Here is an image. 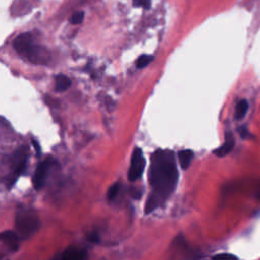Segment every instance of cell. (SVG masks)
Segmentation results:
<instances>
[{
    "label": "cell",
    "mask_w": 260,
    "mask_h": 260,
    "mask_svg": "<svg viewBox=\"0 0 260 260\" xmlns=\"http://www.w3.org/2000/svg\"><path fill=\"white\" fill-rule=\"evenodd\" d=\"M148 179L151 192L145 204V214L162 206L174 192L179 180L175 153L170 149H158L152 153Z\"/></svg>",
    "instance_id": "6da1fadb"
},
{
    "label": "cell",
    "mask_w": 260,
    "mask_h": 260,
    "mask_svg": "<svg viewBox=\"0 0 260 260\" xmlns=\"http://www.w3.org/2000/svg\"><path fill=\"white\" fill-rule=\"evenodd\" d=\"M14 48L24 58L35 64H44L47 60V52L34 43L31 33H25L14 41Z\"/></svg>",
    "instance_id": "7a4b0ae2"
},
{
    "label": "cell",
    "mask_w": 260,
    "mask_h": 260,
    "mask_svg": "<svg viewBox=\"0 0 260 260\" xmlns=\"http://www.w3.org/2000/svg\"><path fill=\"white\" fill-rule=\"evenodd\" d=\"M17 234L21 239H29L40 229V218L33 210H23L16 217Z\"/></svg>",
    "instance_id": "3957f363"
},
{
    "label": "cell",
    "mask_w": 260,
    "mask_h": 260,
    "mask_svg": "<svg viewBox=\"0 0 260 260\" xmlns=\"http://www.w3.org/2000/svg\"><path fill=\"white\" fill-rule=\"evenodd\" d=\"M28 162V151L25 146L18 149L12 161V172L8 176V187H12L18 181L19 177L24 174Z\"/></svg>",
    "instance_id": "277c9868"
},
{
    "label": "cell",
    "mask_w": 260,
    "mask_h": 260,
    "mask_svg": "<svg viewBox=\"0 0 260 260\" xmlns=\"http://www.w3.org/2000/svg\"><path fill=\"white\" fill-rule=\"evenodd\" d=\"M145 166L146 160L143 155L142 150L140 148H135L131 157L130 168L128 171V180L130 182H134L140 179L145 170Z\"/></svg>",
    "instance_id": "5b68a950"
},
{
    "label": "cell",
    "mask_w": 260,
    "mask_h": 260,
    "mask_svg": "<svg viewBox=\"0 0 260 260\" xmlns=\"http://www.w3.org/2000/svg\"><path fill=\"white\" fill-rule=\"evenodd\" d=\"M50 168V162L49 160H46L44 162H41L34 174V178H33V184L36 190H41L44 188L45 184H46V180H47V176H48V171Z\"/></svg>",
    "instance_id": "8992f818"
},
{
    "label": "cell",
    "mask_w": 260,
    "mask_h": 260,
    "mask_svg": "<svg viewBox=\"0 0 260 260\" xmlns=\"http://www.w3.org/2000/svg\"><path fill=\"white\" fill-rule=\"evenodd\" d=\"M86 258H88V253L85 250L70 246L62 253L60 260H86Z\"/></svg>",
    "instance_id": "52a82bcc"
},
{
    "label": "cell",
    "mask_w": 260,
    "mask_h": 260,
    "mask_svg": "<svg viewBox=\"0 0 260 260\" xmlns=\"http://www.w3.org/2000/svg\"><path fill=\"white\" fill-rule=\"evenodd\" d=\"M21 238L19 235L13 231H6L2 234L3 243L13 252H17L19 250Z\"/></svg>",
    "instance_id": "ba28073f"
},
{
    "label": "cell",
    "mask_w": 260,
    "mask_h": 260,
    "mask_svg": "<svg viewBox=\"0 0 260 260\" xmlns=\"http://www.w3.org/2000/svg\"><path fill=\"white\" fill-rule=\"evenodd\" d=\"M234 145H235V140H234V137L232 135V133L228 132L226 134V137H225V142L222 146H220L219 148H217L214 153L219 157V158H223V157H226L227 154H229L233 148H234Z\"/></svg>",
    "instance_id": "9c48e42d"
},
{
    "label": "cell",
    "mask_w": 260,
    "mask_h": 260,
    "mask_svg": "<svg viewBox=\"0 0 260 260\" xmlns=\"http://www.w3.org/2000/svg\"><path fill=\"white\" fill-rule=\"evenodd\" d=\"M193 157H194V153L190 149H183L178 153L179 163H180V166L183 170H186V169L189 168Z\"/></svg>",
    "instance_id": "30bf717a"
},
{
    "label": "cell",
    "mask_w": 260,
    "mask_h": 260,
    "mask_svg": "<svg viewBox=\"0 0 260 260\" xmlns=\"http://www.w3.org/2000/svg\"><path fill=\"white\" fill-rule=\"evenodd\" d=\"M71 85V80L68 76L64 74H58L56 76V91L58 93H62L67 91Z\"/></svg>",
    "instance_id": "8fae6325"
},
{
    "label": "cell",
    "mask_w": 260,
    "mask_h": 260,
    "mask_svg": "<svg viewBox=\"0 0 260 260\" xmlns=\"http://www.w3.org/2000/svg\"><path fill=\"white\" fill-rule=\"evenodd\" d=\"M248 107H249V105L246 100L240 101L236 107V113H235L236 119H238V120L242 119L246 115V113L248 111Z\"/></svg>",
    "instance_id": "7c38bea8"
},
{
    "label": "cell",
    "mask_w": 260,
    "mask_h": 260,
    "mask_svg": "<svg viewBox=\"0 0 260 260\" xmlns=\"http://www.w3.org/2000/svg\"><path fill=\"white\" fill-rule=\"evenodd\" d=\"M152 60H153V56H151V55H146V54L141 55V56L137 59L136 66H137L138 68H143V67H145L146 65H148Z\"/></svg>",
    "instance_id": "4fadbf2b"
},
{
    "label": "cell",
    "mask_w": 260,
    "mask_h": 260,
    "mask_svg": "<svg viewBox=\"0 0 260 260\" xmlns=\"http://www.w3.org/2000/svg\"><path fill=\"white\" fill-rule=\"evenodd\" d=\"M119 190H120V185L119 183H115L113 184L109 189H108V192H107V198L109 200H113L116 198V196L118 195L119 193Z\"/></svg>",
    "instance_id": "5bb4252c"
},
{
    "label": "cell",
    "mask_w": 260,
    "mask_h": 260,
    "mask_svg": "<svg viewBox=\"0 0 260 260\" xmlns=\"http://www.w3.org/2000/svg\"><path fill=\"white\" fill-rule=\"evenodd\" d=\"M83 19H84V13L83 12H77V13H75L71 16V18L69 19V22L72 25H79V24L82 23Z\"/></svg>",
    "instance_id": "9a60e30c"
},
{
    "label": "cell",
    "mask_w": 260,
    "mask_h": 260,
    "mask_svg": "<svg viewBox=\"0 0 260 260\" xmlns=\"http://www.w3.org/2000/svg\"><path fill=\"white\" fill-rule=\"evenodd\" d=\"M213 260H238V257H236L233 254H229V253H222V254H218L215 255L213 257Z\"/></svg>",
    "instance_id": "2e32d148"
},
{
    "label": "cell",
    "mask_w": 260,
    "mask_h": 260,
    "mask_svg": "<svg viewBox=\"0 0 260 260\" xmlns=\"http://www.w3.org/2000/svg\"><path fill=\"white\" fill-rule=\"evenodd\" d=\"M150 4H151V0H133V6L135 8L149 9Z\"/></svg>",
    "instance_id": "e0dca14e"
},
{
    "label": "cell",
    "mask_w": 260,
    "mask_h": 260,
    "mask_svg": "<svg viewBox=\"0 0 260 260\" xmlns=\"http://www.w3.org/2000/svg\"><path fill=\"white\" fill-rule=\"evenodd\" d=\"M32 144H33V146H34V148H35V150H36V153H37V155L38 157H40L41 155V153H42V151H41V146H40V144H39V142L36 140V139H32Z\"/></svg>",
    "instance_id": "ac0fdd59"
},
{
    "label": "cell",
    "mask_w": 260,
    "mask_h": 260,
    "mask_svg": "<svg viewBox=\"0 0 260 260\" xmlns=\"http://www.w3.org/2000/svg\"><path fill=\"white\" fill-rule=\"evenodd\" d=\"M89 240L93 243H97L99 241V236L98 234H92L90 237H89Z\"/></svg>",
    "instance_id": "d6986e66"
},
{
    "label": "cell",
    "mask_w": 260,
    "mask_h": 260,
    "mask_svg": "<svg viewBox=\"0 0 260 260\" xmlns=\"http://www.w3.org/2000/svg\"><path fill=\"white\" fill-rule=\"evenodd\" d=\"M258 197H259V198H260V193H259V195H258Z\"/></svg>",
    "instance_id": "ffe728a7"
}]
</instances>
